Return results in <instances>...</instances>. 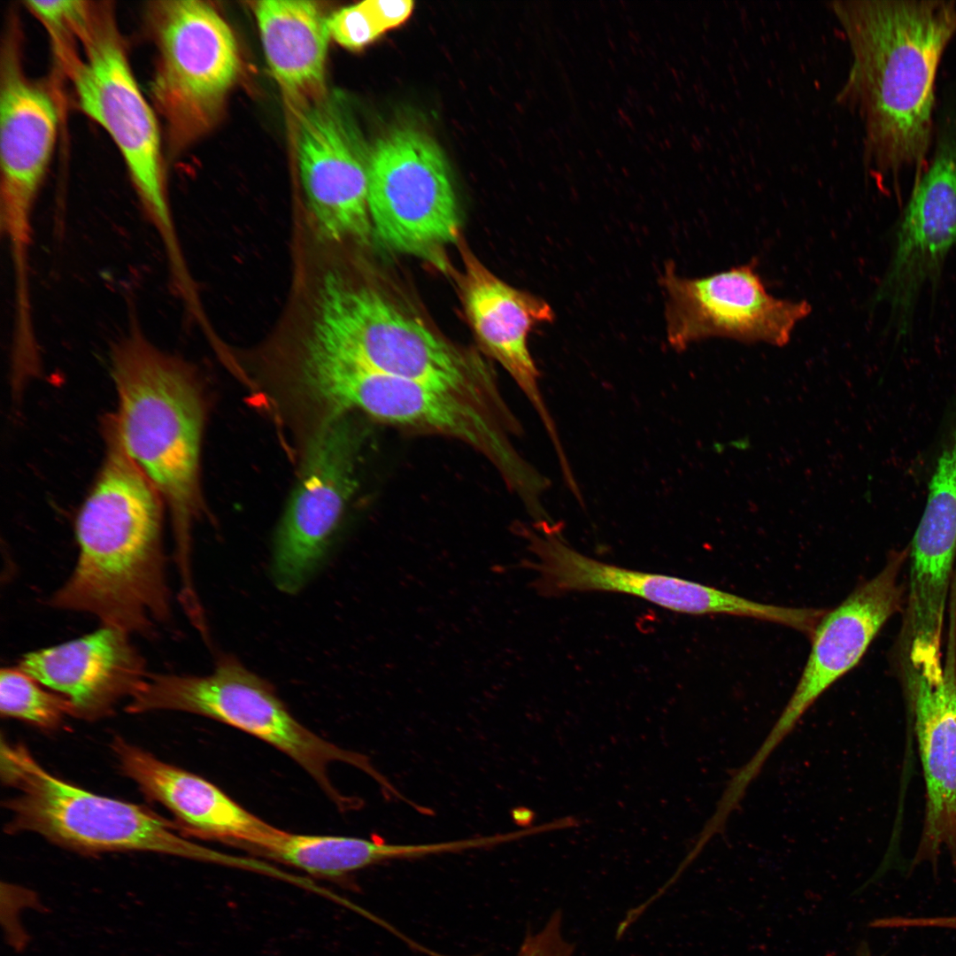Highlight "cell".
Masks as SVG:
<instances>
[{
  "instance_id": "6da1fadb",
  "label": "cell",
  "mask_w": 956,
  "mask_h": 956,
  "mask_svg": "<svg viewBox=\"0 0 956 956\" xmlns=\"http://www.w3.org/2000/svg\"><path fill=\"white\" fill-rule=\"evenodd\" d=\"M846 38L851 65L836 101L863 129V164L900 195L902 178L922 174L937 103V74L956 36L954 0L828 3Z\"/></svg>"
},
{
  "instance_id": "7a4b0ae2",
  "label": "cell",
  "mask_w": 956,
  "mask_h": 956,
  "mask_svg": "<svg viewBox=\"0 0 956 956\" xmlns=\"http://www.w3.org/2000/svg\"><path fill=\"white\" fill-rule=\"evenodd\" d=\"M105 454L75 520L72 574L51 607L101 626L155 637L173 617L163 544L164 503L120 442L112 416L103 424Z\"/></svg>"
},
{
  "instance_id": "3957f363",
  "label": "cell",
  "mask_w": 956,
  "mask_h": 956,
  "mask_svg": "<svg viewBox=\"0 0 956 956\" xmlns=\"http://www.w3.org/2000/svg\"><path fill=\"white\" fill-rule=\"evenodd\" d=\"M113 414L126 452L171 513L179 576L190 578L191 532L201 512L199 461L204 405L192 371L136 327L112 349Z\"/></svg>"
},
{
  "instance_id": "277c9868",
  "label": "cell",
  "mask_w": 956,
  "mask_h": 956,
  "mask_svg": "<svg viewBox=\"0 0 956 956\" xmlns=\"http://www.w3.org/2000/svg\"><path fill=\"white\" fill-rule=\"evenodd\" d=\"M311 342L370 370L454 392L497 419L511 413L490 369L375 290L323 281Z\"/></svg>"
},
{
  "instance_id": "5b68a950",
  "label": "cell",
  "mask_w": 956,
  "mask_h": 956,
  "mask_svg": "<svg viewBox=\"0 0 956 956\" xmlns=\"http://www.w3.org/2000/svg\"><path fill=\"white\" fill-rule=\"evenodd\" d=\"M78 50L58 67L78 107L119 149L143 214L166 257L181 254L172 217L156 112L141 92L112 2L89 1L78 27Z\"/></svg>"
},
{
  "instance_id": "8992f818",
  "label": "cell",
  "mask_w": 956,
  "mask_h": 956,
  "mask_svg": "<svg viewBox=\"0 0 956 956\" xmlns=\"http://www.w3.org/2000/svg\"><path fill=\"white\" fill-rule=\"evenodd\" d=\"M2 781L18 794L4 802L8 833L34 832L83 853L147 851L235 867V856L194 844L150 809L80 789L46 771L21 744L1 742Z\"/></svg>"
},
{
  "instance_id": "52a82bcc",
  "label": "cell",
  "mask_w": 956,
  "mask_h": 956,
  "mask_svg": "<svg viewBox=\"0 0 956 956\" xmlns=\"http://www.w3.org/2000/svg\"><path fill=\"white\" fill-rule=\"evenodd\" d=\"M126 711H181L211 718L274 746L299 765L341 810L358 807L331 783L328 767L349 764L385 787L389 779L362 753L343 749L305 727L274 686L231 655H220L205 675L150 673Z\"/></svg>"
},
{
  "instance_id": "ba28073f",
  "label": "cell",
  "mask_w": 956,
  "mask_h": 956,
  "mask_svg": "<svg viewBox=\"0 0 956 956\" xmlns=\"http://www.w3.org/2000/svg\"><path fill=\"white\" fill-rule=\"evenodd\" d=\"M308 389L329 413L360 411L382 422L462 441L482 454L520 498L536 494L544 482L495 416L450 390L375 372L333 353L313 362Z\"/></svg>"
},
{
  "instance_id": "9c48e42d",
  "label": "cell",
  "mask_w": 956,
  "mask_h": 956,
  "mask_svg": "<svg viewBox=\"0 0 956 956\" xmlns=\"http://www.w3.org/2000/svg\"><path fill=\"white\" fill-rule=\"evenodd\" d=\"M143 19L156 50L150 97L167 148L177 153L218 118L239 75V49L227 23L204 1H150Z\"/></svg>"
},
{
  "instance_id": "30bf717a",
  "label": "cell",
  "mask_w": 956,
  "mask_h": 956,
  "mask_svg": "<svg viewBox=\"0 0 956 956\" xmlns=\"http://www.w3.org/2000/svg\"><path fill=\"white\" fill-rule=\"evenodd\" d=\"M373 233L390 249L446 270L445 248L456 243L460 218L444 156L424 132L390 131L368 158Z\"/></svg>"
},
{
  "instance_id": "8fae6325",
  "label": "cell",
  "mask_w": 956,
  "mask_h": 956,
  "mask_svg": "<svg viewBox=\"0 0 956 956\" xmlns=\"http://www.w3.org/2000/svg\"><path fill=\"white\" fill-rule=\"evenodd\" d=\"M359 446L347 412L324 419L312 434L274 539L271 575L281 591L298 592L324 562L356 488Z\"/></svg>"
},
{
  "instance_id": "7c38bea8",
  "label": "cell",
  "mask_w": 956,
  "mask_h": 956,
  "mask_svg": "<svg viewBox=\"0 0 956 956\" xmlns=\"http://www.w3.org/2000/svg\"><path fill=\"white\" fill-rule=\"evenodd\" d=\"M661 284L667 296V340L677 351L709 337L784 346L812 312L806 301L768 294L756 262L696 279L678 276L668 263Z\"/></svg>"
},
{
  "instance_id": "4fadbf2b",
  "label": "cell",
  "mask_w": 956,
  "mask_h": 956,
  "mask_svg": "<svg viewBox=\"0 0 956 956\" xmlns=\"http://www.w3.org/2000/svg\"><path fill=\"white\" fill-rule=\"evenodd\" d=\"M297 112V154L308 207L332 241L367 243L368 158L343 100L327 94Z\"/></svg>"
},
{
  "instance_id": "5bb4252c",
  "label": "cell",
  "mask_w": 956,
  "mask_h": 956,
  "mask_svg": "<svg viewBox=\"0 0 956 956\" xmlns=\"http://www.w3.org/2000/svg\"><path fill=\"white\" fill-rule=\"evenodd\" d=\"M520 536L534 556L526 567L536 574V587L545 596L576 591H608L635 596L665 609L692 615L728 614L779 623L780 605L755 602L714 587L661 574L620 567L587 557L553 528H524Z\"/></svg>"
},
{
  "instance_id": "9a60e30c",
  "label": "cell",
  "mask_w": 956,
  "mask_h": 956,
  "mask_svg": "<svg viewBox=\"0 0 956 956\" xmlns=\"http://www.w3.org/2000/svg\"><path fill=\"white\" fill-rule=\"evenodd\" d=\"M23 35L8 15L0 50V212L33 213L58 135L59 112L51 87L29 78Z\"/></svg>"
},
{
  "instance_id": "2e32d148",
  "label": "cell",
  "mask_w": 956,
  "mask_h": 956,
  "mask_svg": "<svg viewBox=\"0 0 956 956\" xmlns=\"http://www.w3.org/2000/svg\"><path fill=\"white\" fill-rule=\"evenodd\" d=\"M907 552H893L875 577L821 617L810 636L812 646L798 682L763 742L767 750L774 751L816 699L859 664L899 609L903 589L898 577Z\"/></svg>"
},
{
  "instance_id": "e0dca14e",
  "label": "cell",
  "mask_w": 956,
  "mask_h": 956,
  "mask_svg": "<svg viewBox=\"0 0 956 956\" xmlns=\"http://www.w3.org/2000/svg\"><path fill=\"white\" fill-rule=\"evenodd\" d=\"M950 636L943 673L927 678L906 669V687L914 717L925 788V817L912 862L928 861L937 870L943 849L956 872V644Z\"/></svg>"
},
{
  "instance_id": "ac0fdd59",
  "label": "cell",
  "mask_w": 956,
  "mask_h": 956,
  "mask_svg": "<svg viewBox=\"0 0 956 956\" xmlns=\"http://www.w3.org/2000/svg\"><path fill=\"white\" fill-rule=\"evenodd\" d=\"M124 630L101 626L79 638L22 656L18 667L72 704L73 716L93 721L139 690L150 672Z\"/></svg>"
},
{
  "instance_id": "d6986e66",
  "label": "cell",
  "mask_w": 956,
  "mask_h": 956,
  "mask_svg": "<svg viewBox=\"0 0 956 956\" xmlns=\"http://www.w3.org/2000/svg\"><path fill=\"white\" fill-rule=\"evenodd\" d=\"M112 749L121 772L148 798L168 809L178 828L193 836L258 855L284 831L249 812L204 778L162 761L120 736L114 737Z\"/></svg>"
},
{
  "instance_id": "ffe728a7",
  "label": "cell",
  "mask_w": 956,
  "mask_h": 956,
  "mask_svg": "<svg viewBox=\"0 0 956 956\" xmlns=\"http://www.w3.org/2000/svg\"><path fill=\"white\" fill-rule=\"evenodd\" d=\"M462 258L463 303L477 341L526 395L545 426L559 459H565L555 424L540 391L539 372L527 343L534 326L553 320L552 309L544 299L501 281L467 249L462 250Z\"/></svg>"
},
{
  "instance_id": "44dd1931",
  "label": "cell",
  "mask_w": 956,
  "mask_h": 956,
  "mask_svg": "<svg viewBox=\"0 0 956 956\" xmlns=\"http://www.w3.org/2000/svg\"><path fill=\"white\" fill-rule=\"evenodd\" d=\"M270 71L295 110L324 97L330 34L316 2L262 0L253 3Z\"/></svg>"
},
{
  "instance_id": "7402d4cb",
  "label": "cell",
  "mask_w": 956,
  "mask_h": 956,
  "mask_svg": "<svg viewBox=\"0 0 956 956\" xmlns=\"http://www.w3.org/2000/svg\"><path fill=\"white\" fill-rule=\"evenodd\" d=\"M405 854L403 844L353 836L301 835L284 830L260 856L312 875L340 879L370 866L403 860Z\"/></svg>"
},
{
  "instance_id": "603a6c76",
  "label": "cell",
  "mask_w": 956,
  "mask_h": 956,
  "mask_svg": "<svg viewBox=\"0 0 956 956\" xmlns=\"http://www.w3.org/2000/svg\"><path fill=\"white\" fill-rule=\"evenodd\" d=\"M19 667L0 672V712L42 729H56L66 715L73 716L72 704L62 695L50 692Z\"/></svg>"
},
{
  "instance_id": "cb8c5ba5",
  "label": "cell",
  "mask_w": 956,
  "mask_h": 956,
  "mask_svg": "<svg viewBox=\"0 0 956 956\" xmlns=\"http://www.w3.org/2000/svg\"><path fill=\"white\" fill-rule=\"evenodd\" d=\"M328 27L330 37L349 50L362 49L382 34L363 2L328 16Z\"/></svg>"
},
{
  "instance_id": "d4e9b609",
  "label": "cell",
  "mask_w": 956,
  "mask_h": 956,
  "mask_svg": "<svg viewBox=\"0 0 956 956\" xmlns=\"http://www.w3.org/2000/svg\"><path fill=\"white\" fill-rule=\"evenodd\" d=\"M363 3L382 33L403 24L413 10V2L409 0H367Z\"/></svg>"
},
{
  "instance_id": "484cf974",
  "label": "cell",
  "mask_w": 956,
  "mask_h": 956,
  "mask_svg": "<svg viewBox=\"0 0 956 956\" xmlns=\"http://www.w3.org/2000/svg\"><path fill=\"white\" fill-rule=\"evenodd\" d=\"M1 217H33V216H1Z\"/></svg>"
}]
</instances>
